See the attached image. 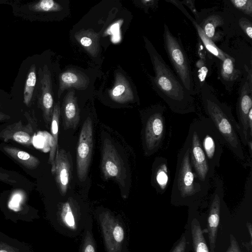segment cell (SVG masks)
I'll use <instances>...</instances> for the list:
<instances>
[{
  "instance_id": "1",
  "label": "cell",
  "mask_w": 252,
  "mask_h": 252,
  "mask_svg": "<svg viewBox=\"0 0 252 252\" xmlns=\"http://www.w3.org/2000/svg\"><path fill=\"white\" fill-rule=\"evenodd\" d=\"M145 41L155 72V76H150V79L158 95L175 113L195 112L193 96L186 90L151 42L146 38Z\"/></svg>"
},
{
  "instance_id": "2",
  "label": "cell",
  "mask_w": 252,
  "mask_h": 252,
  "mask_svg": "<svg viewBox=\"0 0 252 252\" xmlns=\"http://www.w3.org/2000/svg\"><path fill=\"white\" fill-rule=\"evenodd\" d=\"M200 92L205 114L214 125L222 145L228 148L242 163H246L242 144L246 146L247 143L230 107L219 100L206 82Z\"/></svg>"
},
{
  "instance_id": "3",
  "label": "cell",
  "mask_w": 252,
  "mask_h": 252,
  "mask_svg": "<svg viewBox=\"0 0 252 252\" xmlns=\"http://www.w3.org/2000/svg\"><path fill=\"white\" fill-rule=\"evenodd\" d=\"M190 141L188 134L178 152L171 197L174 201L191 203L206 195L210 188L197 179L190 160Z\"/></svg>"
},
{
  "instance_id": "4",
  "label": "cell",
  "mask_w": 252,
  "mask_h": 252,
  "mask_svg": "<svg viewBox=\"0 0 252 252\" xmlns=\"http://www.w3.org/2000/svg\"><path fill=\"white\" fill-rule=\"evenodd\" d=\"M163 39L165 50L178 78L186 90L193 96L196 93L189 60L181 41L171 33L165 24Z\"/></svg>"
},
{
  "instance_id": "5",
  "label": "cell",
  "mask_w": 252,
  "mask_h": 252,
  "mask_svg": "<svg viewBox=\"0 0 252 252\" xmlns=\"http://www.w3.org/2000/svg\"><path fill=\"white\" fill-rule=\"evenodd\" d=\"M165 107L162 104L153 106L145 118L143 129V143L146 156H150L161 147L166 133L164 113Z\"/></svg>"
},
{
  "instance_id": "6",
  "label": "cell",
  "mask_w": 252,
  "mask_h": 252,
  "mask_svg": "<svg viewBox=\"0 0 252 252\" xmlns=\"http://www.w3.org/2000/svg\"><path fill=\"white\" fill-rule=\"evenodd\" d=\"M201 147L210 166L219 167L223 152L220 136L211 120L204 116L194 120Z\"/></svg>"
},
{
  "instance_id": "7",
  "label": "cell",
  "mask_w": 252,
  "mask_h": 252,
  "mask_svg": "<svg viewBox=\"0 0 252 252\" xmlns=\"http://www.w3.org/2000/svg\"><path fill=\"white\" fill-rule=\"evenodd\" d=\"M190 138V160L197 180L204 186L210 188V180L215 170L209 165L201 147L193 121L190 125L188 134Z\"/></svg>"
},
{
  "instance_id": "8",
  "label": "cell",
  "mask_w": 252,
  "mask_h": 252,
  "mask_svg": "<svg viewBox=\"0 0 252 252\" xmlns=\"http://www.w3.org/2000/svg\"><path fill=\"white\" fill-rule=\"evenodd\" d=\"M98 220L106 252H122L125 231L120 220L108 211L100 213Z\"/></svg>"
},
{
  "instance_id": "9",
  "label": "cell",
  "mask_w": 252,
  "mask_h": 252,
  "mask_svg": "<svg viewBox=\"0 0 252 252\" xmlns=\"http://www.w3.org/2000/svg\"><path fill=\"white\" fill-rule=\"evenodd\" d=\"M101 169L105 179L115 180L122 188L126 187V172L123 161L109 139L103 140Z\"/></svg>"
},
{
  "instance_id": "10",
  "label": "cell",
  "mask_w": 252,
  "mask_h": 252,
  "mask_svg": "<svg viewBox=\"0 0 252 252\" xmlns=\"http://www.w3.org/2000/svg\"><path fill=\"white\" fill-rule=\"evenodd\" d=\"M93 146V127L91 118L88 117L82 126L77 148L76 169L78 179L84 181L87 177Z\"/></svg>"
},
{
  "instance_id": "11",
  "label": "cell",
  "mask_w": 252,
  "mask_h": 252,
  "mask_svg": "<svg viewBox=\"0 0 252 252\" xmlns=\"http://www.w3.org/2000/svg\"><path fill=\"white\" fill-rule=\"evenodd\" d=\"M213 179L214 189L211 196L207 227L210 252H215L220 210L224 195V187L222 179L218 175H214Z\"/></svg>"
},
{
  "instance_id": "12",
  "label": "cell",
  "mask_w": 252,
  "mask_h": 252,
  "mask_svg": "<svg viewBox=\"0 0 252 252\" xmlns=\"http://www.w3.org/2000/svg\"><path fill=\"white\" fill-rule=\"evenodd\" d=\"M58 220L65 233L77 234L84 228L86 218L82 217L80 209L73 200L61 204L58 212Z\"/></svg>"
},
{
  "instance_id": "13",
  "label": "cell",
  "mask_w": 252,
  "mask_h": 252,
  "mask_svg": "<svg viewBox=\"0 0 252 252\" xmlns=\"http://www.w3.org/2000/svg\"><path fill=\"white\" fill-rule=\"evenodd\" d=\"M252 110V84L247 77L243 79L240 86L236 105L238 124L247 143L248 136V116Z\"/></svg>"
},
{
  "instance_id": "14",
  "label": "cell",
  "mask_w": 252,
  "mask_h": 252,
  "mask_svg": "<svg viewBox=\"0 0 252 252\" xmlns=\"http://www.w3.org/2000/svg\"><path fill=\"white\" fill-rule=\"evenodd\" d=\"M71 166L66 152L63 149H57L54 163L51 172L54 175L60 192L65 195L68 187L71 173Z\"/></svg>"
},
{
  "instance_id": "15",
  "label": "cell",
  "mask_w": 252,
  "mask_h": 252,
  "mask_svg": "<svg viewBox=\"0 0 252 252\" xmlns=\"http://www.w3.org/2000/svg\"><path fill=\"white\" fill-rule=\"evenodd\" d=\"M40 82L41 93L39 103L43 111L45 121L48 123L52 120L54 99L51 73L47 65L44 66L42 71Z\"/></svg>"
},
{
  "instance_id": "16",
  "label": "cell",
  "mask_w": 252,
  "mask_h": 252,
  "mask_svg": "<svg viewBox=\"0 0 252 252\" xmlns=\"http://www.w3.org/2000/svg\"><path fill=\"white\" fill-rule=\"evenodd\" d=\"M89 84V78L82 72L74 69L66 70L59 75L58 98H60L66 89L74 88L78 90H84L88 88Z\"/></svg>"
},
{
  "instance_id": "17",
  "label": "cell",
  "mask_w": 252,
  "mask_h": 252,
  "mask_svg": "<svg viewBox=\"0 0 252 252\" xmlns=\"http://www.w3.org/2000/svg\"><path fill=\"white\" fill-rule=\"evenodd\" d=\"M80 111L74 90L68 91L63 103V126L64 130L75 128L80 120Z\"/></svg>"
},
{
  "instance_id": "18",
  "label": "cell",
  "mask_w": 252,
  "mask_h": 252,
  "mask_svg": "<svg viewBox=\"0 0 252 252\" xmlns=\"http://www.w3.org/2000/svg\"><path fill=\"white\" fill-rule=\"evenodd\" d=\"M152 184L159 194H163L170 183V171L167 160L161 157H158L153 163Z\"/></svg>"
},
{
  "instance_id": "19",
  "label": "cell",
  "mask_w": 252,
  "mask_h": 252,
  "mask_svg": "<svg viewBox=\"0 0 252 252\" xmlns=\"http://www.w3.org/2000/svg\"><path fill=\"white\" fill-rule=\"evenodd\" d=\"M108 92L111 99L118 103L131 102L134 99L133 92L128 81L121 73H116L114 85Z\"/></svg>"
},
{
  "instance_id": "20",
  "label": "cell",
  "mask_w": 252,
  "mask_h": 252,
  "mask_svg": "<svg viewBox=\"0 0 252 252\" xmlns=\"http://www.w3.org/2000/svg\"><path fill=\"white\" fill-rule=\"evenodd\" d=\"M76 40L92 57H96L100 51L99 34L92 29H82L75 32Z\"/></svg>"
},
{
  "instance_id": "21",
  "label": "cell",
  "mask_w": 252,
  "mask_h": 252,
  "mask_svg": "<svg viewBox=\"0 0 252 252\" xmlns=\"http://www.w3.org/2000/svg\"><path fill=\"white\" fill-rule=\"evenodd\" d=\"M202 45L201 43L198 47V55L200 59L195 64L194 70L192 71L193 83L196 94L200 91L201 89L204 85L205 79L209 73V63L206 61V49H202Z\"/></svg>"
},
{
  "instance_id": "22",
  "label": "cell",
  "mask_w": 252,
  "mask_h": 252,
  "mask_svg": "<svg viewBox=\"0 0 252 252\" xmlns=\"http://www.w3.org/2000/svg\"><path fill=\"white\" fill-rule=\"evenodd\" d=\"M4 151L15 160L28 169L36 168L39 164V160L28 153L10 146H4Z\"/></svg>"
},
{
  "instance_id": "23",
  "label": "cell",
  "mask_w": 252,
  "mask_h": 252,
  "mask_svg": "<svg viewBox=\"0 0 252 252\" xmlns=\"http://www.w3.org/2000/svg\"><path fill=\"white\" fill-rule=\"evenodd\" d=\"M60 102H58L53 107V114L51 120L52 141L49 154V163L53 165L58 149V131L60 117Z\"/></svg>"
},
{
  "instance_id": "24",
  "label": "cell",
  "mask_w": 252,
  "mask_h": 252,
  "mask_svg": "<svg viewBox=\"0 0 252 252\" xmlns=\"http://www.w3.org/2000/svg\"><path fill=\"white\" fill-rule=\"evenodd\" d=\"M238 71L234 67V60L229 55L220 63V76L225 86L229 87L238 77Z\"/></svg>"
},
{
  "instance_id": "25",
  "label": "cell",
  "mask_w": 252,
  "mask_h": 252,
  "mask_svg": "<svg viewBox=\"0 0 252 252\" xmlns=\"http://www.w3.org/2000/svg\"><path fill=\"white\" fill-rule=\"evenodd\" d=\"M192 23L196 29L198 36L206 50L218 58L220 61H223L228 54L219 48L214 42L208 37L199 25V24H198L195 20L193 21Z\"/></svg>"
},
{
  "instance_id": "26",
  "label": "cell",
  "mask_w": 252,
  "mask_h": 252,
  "mask_svg": "<svg viewBox=\"0 0 252 252\" xmlns=\"http://www.w3.org/2000/svg\"><path fill=\"white\" fill-rule=\"evenodd\" d=\"M191 232L194 252H209L200 223L196 218L191 222Z\"/></svg>"
},
{
  "instance_id": "27",
  "label": "cell",
  "mask_w": 252,
  "mask_h": 252,
  "mask_svg": "<svg viewBox=\"0 0 252 252\" xmlns=\"http://www.w3.org/2000/svg\"><path fill=\"white\" fill-rule=\"evenodd\" d=\"M92 228V219L90 217H88L84 227L81 252H96V245Z\"/></svg>"
},
{
  "instance_id": "28",
  "label": "cell",
  "mask_w": 252,
  "mask_h": 252,
  "mask_svg": "<svg viewBox=\"0 0 252 252\" xmlns=\"http://www.w3.org/2000/svg\"><path fill=\"white\" fill-rule=\"evenodd\" d=\"M223 20L218 15H212L207 17L202 23L200 27L206 35L213 42L216 41L217 37L216 35V29L219 26L222 25Z\"/></svg>"
},
{
  "instance_id": "29",
  "label": "cell",
  "mask_w": 252,
  "mask_h": 252,
  "mask_svg": "<svg viewBox=\"0 0 252 252\" xmlns=\"http://www.w3.org/2000/svg\"><path fill=\"white\" fill-rule=\"evenodd\" d=\"M36 67L34 64L31 65L26 79L24 90V102L26 105L30 103L36 82Z\"/></svg>"
},
{
  "instance_id": "30",
  "label": "cell",
  "mask_w": 252,
  "mask_h": 252,
  "mask_svg": "<svg viewBox=\"0 0 252 252\" xmlns=\"http://www.w3.org/2000/svg\"><path fill=\"white\" fill-rule=\"evenodd\" d=\"M30 9L37 12L60 11L63 7L53 0H41L30 6Z\"/></svg>"
},
{
  "instance_id": "31",
  "label": "cell",
  "mask_w": 252,
  "mask_h": 252,
  "mask_svg": "<svg viewBox=\"0 0 252 252\" xmlns=\"http://www.w3.org/2000/svg\"><path fill=\"white\" fill-rule=\"evenodd\" d=\"M230 2L237 9L250 17L252 16V0H231Z\"/></svg>"
},
{
  "instance_id": "32",
  "label": "cell",
  "mask_w": 252,
  "mask_h": 252,
  "mask_svg": "<svg viewBox=\"0 0 252 252\" xmlns=\"http://www.w3.org/2000/svg\"><path fill=\"white\" fill-rule=\"evenodd\" d=\"M12 138L15 141L25 144L31 143L32 138L30 134L24 130H17L12 136Z\"/></svg>"
},
{
  "instance_id": "33",
  "label": "cell",
  "mask_w": 252,
  "mask_h": 252,
  "mask_svg": "<svg viewBox=\"0 0 252 252\" xmlns=\"http://www.w3.org/2000/svg\"><path fill=\"white\" fill-rule=\"evenodd\" d=\"M239 25L245 34L251 39L252 38V23L247 18L242 17L239 20Z\"/></svg>"
},
{
  "instance_id": "34",
  "label": "cell",
  "mask_w": 252,
  "mask_h": 252,
  "mask_svg": "<svg viewBox=\"0 0 252 252\" xmlns=\"http://www.w3.org/2000/svg\"><path fill=\"white\" fill-rule=\"evenodd\" d=\"M166 1L170 2L177 7L192 22L195 20L192 16L188 12L187 10L184 7L183 4L179 0H166Z\"/></svg>"
},
{
  "instance_id": "35",
  "label": "cell",
  "mask_w": 252,
  "mask_h": 252,
  "mask_svg": "<svg viewBox=\"0 0 252 252\" xmlns=\"http://www.w3.org/2000/svg\"><path fill=\"white\" fill-rule=\"evenodd\" d=\"M225 252H242L237 240L232 234L230 235V245Z\"/></svg>"
},
{
  "instance_id": "36",
  "label": "cell",
  "mask_w": 252,
  "mask_h": 252,
  "mask_svg": "<svg viewBox=\"0 0 252 252\" xmlns=\"http://www.w3.org/2000/svg\"><path fill=\"white\" fill-rule=\"evenodd\" d=\"M180 1L183 4H185L187 7H188L189 8L190 10V11L193 13V15L195 17V20L196 21V20H197L198 21H199L200 16L199 13L196 10L195 8L194 3V0H184Z\"/></svg>"
},
{
  "instance_id": "37",
  "label": "cell",
  "mask_w": 252,
  "mask_h": 252,
  "mask_svg": "<svg viewBox=\"0 0 252 252\" xmlns=\"http://www.w3.org/2000/svg\"><path fill=\"white\" fill-rule=\"evenodd\" d=\"M186 244V237L183 236L171 252H185Z\"/></svg>"
},
{
  "instance_id": "38",
  "label": "cell",
  "mask_w": 252,
  "mask_h": 252,
  "mask_svg": "<svg viewBox=\"0 0 252 252\" xmlns=\"http://www.w3.org/2000/svg\"><path fill=\"white\" fill-rule=\"evenodd\" d=\"M0 252H20L17 249L7 245V244L0 242Z\"/></svg>"
},
{
  "instance_id": "39",
  "label": "cell",
  "mask_w": 252,
  "mask_h": 252,
  "mask_svg": "<svg viewBox=\"0 0 252 252\" xmlns=\"http://www.w3.org/2000/svg\"><path fill=\"white\" fill-rule=\"evenodd\" d=\"M140 2L142 3L143 5H144L145 7H147L148 8L150 7H152L153 8H156L158 6V0H141Z\"/></svg>"
},
{
  "instance_id": "40",
  "label": "cell",
  "mask_w": 252,
  "mask_h": 252,
  "mask_svg": "<svg viewBox=\"0 0 252 252\" xmlns=\"http://www.w3.org/2000/svg\"><path fill=\"white\" fill-rule=\"evenodd\" d=\"M243 245L244 246H245V247L246 248V249H247V251L248 252H252V239H250V242H248V243H242Z\"/></svg>"
},
{
  "instance_id": "41",
  "label": "cell",
  "mask_w": 252,
  "mask_h": 252,
  "mask_svg": "<svg viewBox=\"0 0 252 252\" xmlns=\"http://www.w3.org/2000/svg\"><path fill=\"white\" fill-rule=\"evenodd\" d=\"M248 146V149L249 151V153L250 155V158L252 157V140H250L248 141L247 145Z\"/></svg>"
},
{
  "instance_id": "42",
  "label": "cell",
  "mask_w": 252,
  "mask_h": 252,
  "mask_svg": "<svg viewBox=\"0 0 252 252\" xmlns=\"http://www.w3.org/2000/svg\"><path fill=\"white\" fill-rule=\"evenodd\" d=\"M247 226L248 227V230L250 234V239H252V224L251 223L248 222L247 223Z\"/></svg>"
}]
</instances>
